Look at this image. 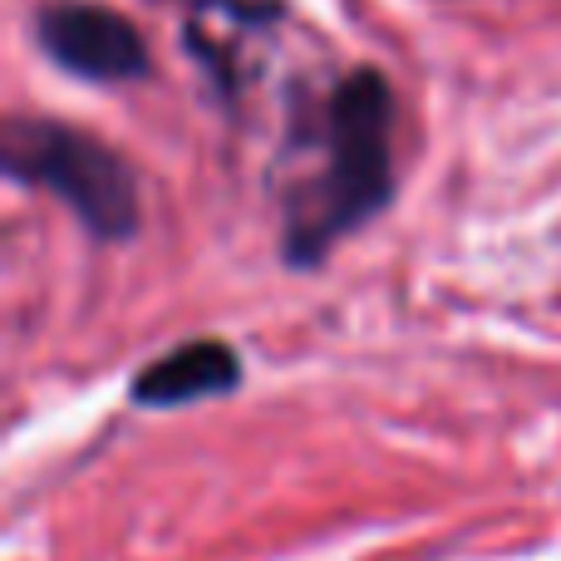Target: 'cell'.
Wrapping results in <instances>:
<instances>
[{"instance_id":"6da1fadb","label":"cell","mask_w":561,"mask_h":561,"mask_svg":"<svg viewBox=\"0 0 561 561\" xmlns=\"http://www.w3.org/2000/svg\"><path fill=\"white\" fill-rule=\"evenodd\" d=\"M394 94L375 69H355L340 79L325 104L320 144H325V168L286 203V232L280 252L290 266H316L325 252L365 227L379 207L394 197Z\"/></svg>"},{"instance_id":"7a4b0ae2","label":"cell","mask_w":561,"mask_h":561,"mask_svg":"<svg viewBox=\"0 0 561 561\" xmlns=\"http://www.w3.org/2000/svg\"><path fill=\"white\" fill-rule=\"evenodd\" d=\"M0 163L15 183L55 193L99 242H124L138 232V183L99 138L55 118H10L0 134Z\"/></svg>"},{"instance_id":"3957f363","label":"cell","mask_w":561,"mask_h":561,"mask_svg":"<svg viewBox=\"0 0 561 561\" xmlns=\"http://www.w3.org/2000/svg\"><path fill=\"white\" fill-rule=\"evenodd\" d=\"M39 45L55 65H65L79 79H144L148 75V45L108 5H84V0H59L45 5L35 20Z\"/></svg>"},{"instance_id":"277c9868","label":"cell","mask_w":561,"mask_h":561,"mask_svg":"<svg viewBox=\"0 0 561 561\" xmlns=\"http://www.w3.org/2000/svg\"><path fill=\"white\" fill-rule=\"evenodd\" d=\"M237 385H242V359L232 355V345L187 340V345L168 350L163 359L144 365V375L134 379V399L148 409H178V404H197V399L232 394Z\"/></svg>"}]
</instances>
